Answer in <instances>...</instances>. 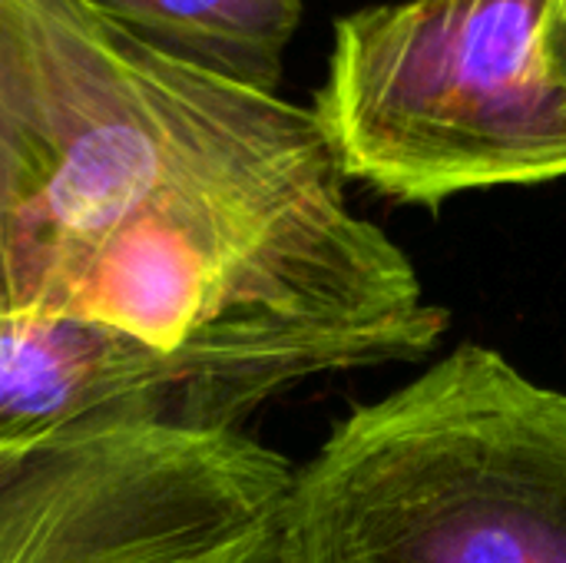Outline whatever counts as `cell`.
Segmentation results:
<instances>
[{"instance_id":"cell-1","label":"cell","mask_w":566,"mask_h":563,"mask_svg":"<svg viewBox=\"0 0 566 563\" xmlns=\"http://www.w3.org/2000/svg\"><path fill=\"white\" fill-rule=\"evenodd\" d=\"M332 146L315 110L189 70L83 0H0V315L182 192Z\"/></svg>"},{"instance_id":"cell-2","label":"cell","mask_w":566,"mask_h":563,"mask_svg":"<svg viewBox=\"0 0 566 563\" xmlns=\"http://www.w3.org/2000/svg\"><path fill=\"white\" fill-rule=\"evenodd\" d=\"M275 563H566V395L458 345L295 468Z\"/></svg>"},{"instance_id":"cell-3","label":"cell","mask_w":566,"mask_h":563,"mask_svg":"<svg viewBox=\"0 0 566 563\" xmlns=\"http://www.w3.org/2000/svg\"><path fill=\"white\" fill-rule=\"evenodd\" d=\"M551 0H401L335 20L315 116L345 179L418 206L566 176Z\"/></svg>"},{"instance_id":"cell-4","label":"cell","mask_w":566,"mask_h":563,"mask_svg":"<svg viewBox=\"0 0 566 563\" xmlns=\"http://www.w3.org/2000/svg\"><path fill=\"white\" fill-rule=\"evenodd\" d=\"M295 465L242 431L0 448V563H275Z\"/></svg>"},{"instance_id":"cell-5","label":"cell","mask_w":566,"mask_h":563,"mask_svg":"<svg viewBox=\"0 0 566 563\" xmlns=\"http://www.w3.org/2000/svg\"><path fill=\"white\" fill-rule=\"evenodd\" d=\"M279 358H172L76 315H0V448L119 428L242 431L292 385Z\"/></svg>"},{"instance_id":"cell-6","label":"cell","mask_w":566,"mask_h":563,"mask_svg":"<svg viewBox=\"0 0 566 563\" xmlns=\"http://www.w3.org/2000/svg\"><path fill=\"white\" fill-rule=\"evenodd\" d=\"M103 20L189 70L275 93L305 0H83Z\"/></svg>"},{"instance_id":"cell-7","label":"cell","mask_w":566,"mask_h":563,"mask_svg":"<svg viewBox=\"0 0 566 563\" xmlns=\"http://www.w3.org/2000/svg\"><path fill=\"white\" fill-rule=\"evenodd\" d=\"M544 73L566 96V0H551L544 20Z\"/></svg>"}]
</instances>
